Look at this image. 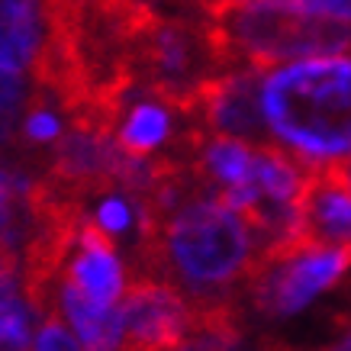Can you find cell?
<instances>
[{
	"label": "cell",
	"instance_id": "ba28073f",
	"mask_svg": "<svg viewBox=\"0 0 351 351\" xmlns=\"http://www.w3.org/2000/svg\"><path fill=\"white\" fill-rule=\"evenodd\" d=\"M43 52V13L36 0H0V68L26 71Z\"/></svg>",
	"mask_w": 351,
	"mask_h": 351
},
{
	"label": "cell",
	"instance_id": "52a82bcc",
	"mask_svg": "<svg viewBox=\"0 0 351 351\" xmlns=\"http://www.w3.org/2000/svg\"><path fill=\"white\" fill-rule=\"evenodd\" d=\"M58 306H62L64 319L71 322L75 335L81 339L84 348H119L126 341V326H123V309L119 303L113 306H104L97 300L84 297L75 284H62V293H58Z\"/></svg>",
	"mask_w": 351,
	"mask_h": 351
},
{
	"label": "cell",
	"instance_id": "30bf717a",
	"mask_svg": "<svg viewBox=\"0 0 351 351\" xmlns=\"http://www.w3.org/2000/svg\"><path fill=\"white\" fill-rule=\"evenodd\" d=\"M197 161L193 168L200 171L206 184H239L252 178V165H255V145H248L245 138L235 136H203L197 145Z\"/></svg>",
	"mask_w": 351,
	"mask_h": 351
},
{
	"label": "cell",
	"instance_id": "3957f363",
	"mask_svg": "<svg viewBox=\"0 0 351 351\" xmlns=\"http://www.w3.org/2000/svg\"><path fill=\"white\" fill-rule=\"evenodd\" d=\"M206 36L219 68L351 55V23L290 0H206Z\"/></svg>",
	"mask_w": 351,
	"mask_h": 351
},
{
	"label": "cell",
	"instance_id": "7a4b0ae2",
	"mask_svg": "<svg viewBox=\"0 0 351 351\" xmlns=\"http://www.w3.org/2000/svg\"><path fill=\"white\" fill-rule=\"evenodd\" d=\"M267 129L309 161L351 158V55L297 58L265 75Z\"/></svg>",
	"mask_w": 351,
	"mask_h": 351
},
{
	"label": "cell",
	"instance_id": "8fae6325",
	"mask_svg": "<svg viewBox=\"0 0 351 351\" xmlns=\"http://www.w3.org/2000/svg\"><path fill=\"white\" fill-rule=\"evenodd\" d=\"M171 132V113L165 100H145L129 110L117 129V145L132 158H149Z\"/></svg>",
	"mask_w": 351,
	"mask_h": 351
},
{
	"label": "cell",
	"instance_id": "277c9868",
	"mask_svg": "<svg viewBox=\"0 0 351 351\" xmlns=\"http://www.w3.org/2000/svg\"><path fill=\"white\" fill-rule=\"evenodd\" d=\"M351 267V242L300 252L287 258H261L248 274V293L267 316H290L332 287Z\"/></svg>",
	"mask_w": 351,
	"mask_h": 351
},
{
	"label": "cell",
	"instance_id": "8992f818",
	"mask_svg": "<svg viewBox=\"0 0 351 351\" xmlns=\"http://www.w3.org/2000/svg\"><path fill=\"white\" fill-rule=\"evenodd\" d=\"M126 341L136 348H184L191 329V300L168 280L142 277L119 300Z\"/></svg>",
	"mask_w": 351,
	"mask_h": 351
},
{
	"label": "cell",
	"instance_id": "e0dca14e",
	"mask_svg": "<svg viewBox=\"0 0 351 351\" xmlns=\"http://www.w3.org/2000/svg\"><path fill=\"white\" fill-rule=\"evenodd\" d=\"M290 3L306 7V10H313V13H326V16L351 23V0H290Z\"/></svg>",
	"mask_w": 351,
	"mask_h": 351
},
{
	"label": "cell",
	"instance_id": "5bb4252c",
	"mask_svg": "<svg viewBox=\"0 0 351 351\" xmlns=\"http://www.w3.org/2000/svg\"><path fill=\"white\" fill-rule=\"evenodd\" d=\"M32 348H39V351H75V348H84V345H81V339H77L75 332H68L58 319H49L43 329L36 332Z\"/></svg>",
	"mask_w": 351,
	"mask_h": 351
},
{
	"label": "cell",
	"instance_id": "5b68a950",
	"mask_svg": "<svg viewBox=\"0 0 351 351\" xmlns=\"http://www.w3.org/2000/svg\"><path fill=\"white\" fill-rule=\"evenodd\" d=\"M265 68H239L223 71L216 77H203L193 87L181 110L200 123L210 136H235L248 142H267V119H265Z\"/></svg>",
	"mask_w": 351,
	"mask_h": 351
},
{
	"label": "cell",
	"instance_id": "44dd1931",
	"mask_svg": "<svg viewBox=\"0 0 351 351\" xmlns=\"http://www.w3.org/2000/svg\"><path fill=\"white\" fill-rule=\"evenodd\" d=\"M341 165H345V174H348V184H351V158H348V161H341Z\"/></svg>",
	"mask_w": 351,
	"mask_h": 351
},
{
	"label": "cell",
	"instance_id": "6da1fadb",
	"mask_svg": "<svg viewBox=\"0 0 351 351\" xmlns=\"http://www.w3.org/2000/svg\"><path fill=\"white\" fill-rule=\"evenodd\" d=\"M161 280L181 290L191 303H226V293L248 280L258 261V239L242 213L216 197H193L161 219L158 232L142 239Z\"/></svg>",
	"mask_w": 351,
	"mask_h": 351
},
{
	"label": "cell",
	"instance_id": "7c38bea8",
	"mask_svg": "<svg viewBox=\"0 0 351 351\" xmlns=\"http://www.w3.org/2000/svg\"><path fill=\"white\" fill-rule=\"evenodd\" d=\"M29 345V309L16 293L0 297V348Z\"/></svg>",
	"mask_w": 351,
	"mask_h": 351
},
{
	"label": "cell",
	"instance_id": "9a60e30c",
	"mask_svg": "<svg viewBox=\"0 0 351 351\" xmlns=\"http://www.w3.org/2000/svg\"><path fill=\"white\" fill-rule=\"evenodd\" d=\"M23 97H26V81H23V71L0 68V117H10L13 110L23 104Z\"/></svg>",
	"mask_w": 351,
	"mask_h": 351
},
{
	"label": "cell",
	"instance_id": "2e32d148",
	"mask_svg": "<svg viewBox=\"0 0 351 351\" xmlns=\"http://www.w3.org/2000/svg\"><path fill=\"white\" fill-rule=\"evenodd\" d=\"M26 136L32 142H55L62 136V123L55 117L52 110H36L29 119H26Z\"/></svg>",
	"mask_w": 351,
	"mask_h": 351
},
{
	"label": "cell",
	"instance_id": "ac0fdd59",
	"mask_svg": "<svg viewBox=\"0 0 351 351\" xmlns=\"http://www.w3.org/2000/svg\"><path fill=\"white\" fill-rule=\"evenodd\" d=\"M16 293V255L10 245L0 242V297Z\"/></svg>",
	"mask_w": 351,
	"mask_h": 351
},
{
	"label": "cell",
	"instance_id": "9c48e42d",
	"mask_svg": "<svg viewBox=\"0 0 351 351\" xmlns=\"http://www.w3.org/2000/svg\"><path fill=\"white\" fill-rule=\"evenodd\" d=\"M68 284H75L84 297L113 306L126 293V274L113 245H81V255L68 265Z\"/></svg>",
	"mask_w": 351,
	"mask_h": 351
},
{
	"label": "cell",
	"instance_id": "ffe728a7",
	"mask_svg": "<svg viewBox=\"0 0 351 351\" xmlns=\"http://www.w3.org/2000/svg\"><path fill=\"white\" fill-rule=\"evenodd\" d=\"M341 326H345V329H341L339 341H335V348H348V351H351V316L341 322Z\"/></svg>",
	"mask_w": 351,
	"mask_h": 351
},
{
	"label": "cell",
	"instance_id": "4fadbf2b",
	"mask_svg": "<svg viewBox=\"0 0 351 351\" xmlns=\"http://www.w3.org/2000/svg\"><path fill=\"white\" fill-rule=\"evenodd\" d=\"M132 206H129L119 193H113V197H104V200L97 203V216H94V223L97 226H104L110 235H123L132 226Z\"/></svg>",
	"mask_w": 351,
	"mask_h": 351
},
{
	"label": "cell",
	"instance_id": "d6986e66",
	"mask_svg": "<svg viewBox=\"0 0 351 351\" xmlns=\"http://www.w3.org/2000/svg\"><path fill=\"white\" fill-rule=\"evenodd\" d=\"M29 193V181L20 178V174H10V171H0V210L13 203V197H26Z\"/></svg>",
	"mask_w": 351,
	"mask_h": 351
}]
</instances>
